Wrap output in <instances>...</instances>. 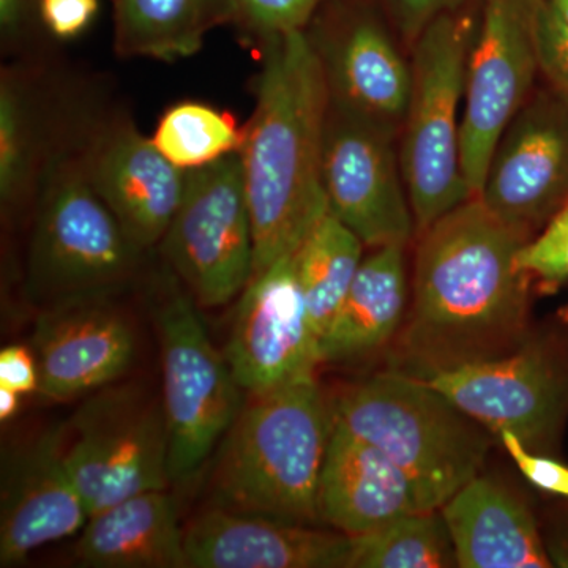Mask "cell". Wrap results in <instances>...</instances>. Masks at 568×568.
I'll use <instances>...</instances> for the list:
<instances>
[{
  "label": "cell",
  "mask_w": 568,
  "mask_h": 568,
  "mask_svg": "<svg viewBox=\"0 0 568 568\" xmlns=\"http://www.w3.org/2000/svg\"><path fill=\"white\" fill-rule=\"evenodd\" d=\"M403 358L425 376L517 353L529 342V242L473 196L417 234Z\"/></svg>",
  "instance_id": "obj_1"
},
{
  "label": "cell",
  "mask_w": 568,
  "mask_h": 568,
  "mask_svg": "<svg viewBox=\"0 0 568 568\" xmlns=\"http://www.w3.org/2000/svg\"><path fill=\"white\" fill-rule=\"evenodd\" d=\"M257 48L254 110L239 149L253 224V276L293 256L328 213L323 148L331 104L323 67L305 31L274 37Z\"/></svg>",
  "instance_id": "obj_2"
},
{
  "label": "cell",
  "mask_w": 568,
  "mask_h": 568,
  "mask_svg": "<svg viewBox=\"0 0 568 568\" xmlns=\"http://www.w3.org/2000/svg\"><path fill=\"white\" fill-rule=\"evenodd\" d=\"M250 396L224 436L213 473L216 504L315 526L334 406L315 375Z\"/></svg>",
  "instance_id": "obj_3"
},
{
  "label": "cell",
  "mask_w": 568,
  "mask_h": 568,
  "mask_svg": "<svg viewBox=\"0 0 568 568\" xmlns=\"http://www.w3.org/2000/svg\"><path fill=\"white\" fill-rule=\"evenodd\" d=\"M334 418L406 474L420 511L440 510L478 477L493 444L487 426L409 373H381L351 387L336 399Z\"/></svg>",
  "instance_id": "obj_4"
},
{
  "label": "cell",
  "mask_w": 568,
  "mask_h": 568,
  "mask_svg": "<svg viewBox=\"0 0 568 568\" xmlns=\"http://www.w3.org/2000/svg\"><path fill=\"white\" fill-rule=\"evenodd\" d=\"M142 254L89 181L78 134L61 138L32 205L29 298L43 310L108 297L132 282Z\"/></svg>",
  "instance_id": "obj_5"
},
{
  "label": "cell",
  "mask_w": 568,
  "mask_h": 568,
  "mask_svg": "<svg viewBox=\"0 0 568 568\" xmlns=\"http://www.w3.org/2000/svg\"><path fill=\"white\" fill-rule=\"evenodd\" d=\"M477 14L478 6L440 14L409 51L399 162L417 234L474 196L463 174L462 121Z\"/></svg>",
  "instance_id": "obj_6"
},
{
  "label": "cell",
  "mask_w": 568,
  "mask_h": 568,
  "mask_svg": "<svg viewBox=\"0 0 568 568\" xmlns=\"http://www.w3.org/2000/svg\"><path fill=\"white\" fill-rule=\"evenodd\" d=\"M71 477L89 515L170 487V433L162 398L125 384L93 392L65 440Z\"/></svg>",
  "instance_id": "obj_7"
},
{
  "label": "cell",
  "mask_w": 568,
  "mask_h": 568,
  "mask_svg": "<svg viewBox=\"0 0 568 568\" xmlns=\"http://www.w3.org/2000/svg\"><path fill=\"white\" fill-rule=\"evenodd\" d=\"M162 346V403L170 433V478L203 467L242 409V388L211 338L189 291H171L156 310Z\"/></svg>",
  "instance_id": "obj_8"
},
{
  "label": "cell",
  "mask_w": 568,
  "mask_h": 568,
  "mask_svg": "<svg viewBox=\"0 0 568 568\" xmlns=\"http://www.w3.org/2000/svg\"><path fill=\"white\" fill-rule=\"evenodd\" d=\"M160 246L197 305L216 308L244 293L253 278L254 239L239 152L186 171L181 205Z\"/></svg>",
  "instance_id": "obj_9"
},
{
  "label": "cell",
  "mask_w": 568,
  "mask_h": 568,
  "mask_svg": "<svg viewBox=\"0 0 568 568\" xmlns=\"http://www.w3.org/2000/svg\"><path fill=\"white\" fill-rule=\"evenodd\" d=\"M323 186L328 212L365 246H407L417 235L396 126L331 102L324 132Z\"/></svg>",
  "instance_id": "obj_10"
},
{
  "label": "cell",
  "mask_w": 568,
  "mask_h": 568,
  "mask_svg": "<svg viewBox=\"0 0 568 568\" xmlns=\"http://www.w3.org/2000/svg\"><path fill=\"white\" fill-rule=\"evenodd\" d=\"M536 0H478L467 59L462 166L478 196L504 130L537 88Z\"/></svg>",
  "instance_id": "obj_11"
},
{
  "label": "cell",
  "mask_w": 568,
  "mask_h": 568,
  "mask_svg": "<svg viewBox=\"0 0 568 568\" xmlns=\"http://www.w3.org/2000/svg\"><path fill=\"white\" fill-rule=\"evenodd\" d=\"M331 102L402 132L410 58L383 10L368 0H331L305 29Z\"/></svg>",
  "instance_id": "obj_12"
},
{
  "label": "cell",
  "mask_w": 568,
  "mask_h": 568,
  "mask_svg": "<svg viewBox=\"0 0 568 568\" xmlns=\"http://www.w3.org/2000/svg\"><path fill=\"white\" fill-rule=\"evenodd\" d=\"M478 197L526 237L568 205V100L536 88L497 141Z\"/></svg>",
  "instance_id": "obj_13"
},
{
  "label": "cell",
  "mask_w": 568,
  "mask_h": 568,
  "mask_svg": "<svg viewBox=\"0 0 568 568\" xmlns=\"http://www.w3.org/2000/svg\"><path fill=\"white\" fill-rule=\"evenodd\" d=\"M418 377L489 432H511L528 448L547 447L566 416L567 376L551 351L530 338L506 357Z\"/></svg>",
  "instance_id": "obj_14"
},
{
  "label": "cell",
  "mask_w": 568,
  "mask_h": 568,
  "mask_svg": "<svg viewBox=\"0 0 568 568\" xmlns=\"http://www.w3.org/2000/svg\"><path fill=\"white\" fill-rule=\"evenodd\" d=\"M224 355L239 386L250 395L315 375L323 364L294 254L254 275L245 287Z\"/></svg>",
  "instance_id": "obj_15"
},
{
  "label": "cell",
  "mask_w": 568,
  "mask_h": 568,
  "mask_svg": "<svg viewBox=\"0 0 568 568\" xmlns=\"http://www.w3.org/2000/svg\"><path fill=\"white\" fill-rule=\"evenodd\" d=\"M78 148L93 189L134 244L144 252L160 245L181 205L186 171L126 115L82 125Z\"/></svg>",
  "instance_id": "obj_16"
},
{
  "label": "cell",
  "mask_w": 568,
  "mask_h": 568,
  "mask_svg": "<svg viewBox=\"0 0 568 568\" xmlns=\"http://www.w3.org/2000/svg\"><path fill=\"white\" fill-rule=\"evenodd\" d=\"M63 429H48L10 448L0 477V566H18L31 552L74 536L89 521L71 477Z\"/></svg>",
  "instance_id": "obj_17"
},
{
  "label": "cell",
  "mask_w": 568,
  "mask_h": 568,
  "mask_svg": "<svg viewBox=\"0 0 568 568\" xmlns=\"http://www.w3.org/2000/svg\"><path fill=\"white\" fill-rule=\"evenodd\" d=\"M110 297L41 310L32 336L41 395L55 402L91 395L129 369L136 339Z\"/></svg>",
  "instance_id": "obj_18"
},
{
  "label": "cell",
  "mask_w": 568,
  "mask_h": 568,
  "mask_svg": "<svg viewBox=\"0 0 568 568\" xmlns=\"http://www.w3.org/2000/svg\"><path fill=\"white\" fill-rule=\"evenodd\" d=\"M185 549L189 568H347L351 537L216 506L185 526Z\"/></svg>",
  "instance_id": "obj_19"
},
{
  "label": "cell",
  "mask_w": 568,
  "mask_h": 568,
  "mask_svg": "<svg viewBox=\"0 0 568 568\" xmlns=\"http://www.w3.org/2000/svg\"><path fill=\"white\" fill-rule=\"evenodd\" d=\"M317 511L321 523L355 537L420 510L406 474L381 448L354 436L334 418Z\"/></svg>",
  "instance_id": "obj_20"
},
{
  "label": "cell",
  "mask_w": 568,
  "mask_h": 568,
  "mask_svg": "<svg viewBox=\"0 0 568 568\" xmlns=\"http://www.w3.org/2000/svg\"><path fill=\"white\" fill-rule=\"evenodd\" d=\"M440 514L450 530L458 567H552L529 508L488 478H473Z\"/></svg>",
  "instance_id": "obj_21"
},
{
  "label": "cell",
  "mask_w": 568,
  "mask_h": 568,
  "mask_svg": "<svg viewBox=\"0 0 568 568\" xmlns=\"http://www.w3.org/2000/svg\"><path fill=\"white\" fill-rule=\"evenodd\" d=\"M92 568H189L185 526L166 489H152L92 515L77 545Z\"/></svg>",
  "instance_id": "obj_22"
},
{
  "label": "cell",
  "mask_w": 568,
  "mask_h": 568,
  "mask_svg": "<svg viewBox=\"0 0 568 568\" xmlns=\"http://www.w3.org/2000/svg\"><path fill=\"white\" fill-rule=\"evenodd\" d=\"M406 246L375 248L364 257L342 308L320 342L321 362L338 364L379 349L406 317Z\"/></svg>",
  "instance_id": "obj_23"
},
{
  "label": "cell",
  "mask_w": 568,
  "mask_h": 568,
  "mask_svg": "<svg viewBox=\"0 0 568 568\" xmlns=\"http://www.w3.org/2000/svg\"><path fill=\"white\" fill-rule=\"evenodd\" d=\"M39 84L24 69L0 78V205L3 219L32 209L44 164L61 136L50 132Z\"/></svg>",
  "instance_id": "obj_24"
},
{
  "label": "cell",
  "mask_w": 568,
  "mask_h": 568,
  "mask_svg": "<svg viewBox=\"0 0 568 568\" xmlns=\"http://www.w3.org/2000/svg\"><path fill=\"white\" fill-rule=\"evenodd\" d=\"M226 24H233L231 0H114V48L121 58H192L209 32Z\"/></svg>",
  "instance_id": "obj_25"
},
{
  "label": "cell",
  "mask_w": 568,
  "mask_h": 568,
  "mask_svg": "<svg viewBox=\"0 0 568 568\" xmlns=\"http://www.w3.org/2000/svg\"><path fill=\"white\" fill-rule=\"evenodd\" d=\"M364 246L328 212L294 253L306 312L320 342L349 293L364 261Z\"/></svg>",
  "instance_id": "obj_26"
},
{
  "label": "cell",
  "mask_w": 568,
  "mask_h": 568,
  "mask_svg": "<svg viewBox=\"0 0 568 568\" xmlns=\"http://www.w3.org/2000/svg\"><path fill=\"white\" fill-rule=\"evenodd\" d=\"M454 567L457 552L440 510L413 511L351 537L347 568Z\"/></svg>",
  "instance_id": "obj_27"
},
{
  "label": "cell",
  "mask_w": 568,
  "mask_h": 568,
  "mask_svg": "<svg viewBox=\"0 0 568 568\" xmlns=\"http://www.w3.org/2000/svg\"><path fill=\"white\" fill-rule=\"evenodd\" d=\"M244 129L233 115L201 102H181L164 111L152 141L174 166L200 170L239 152Z\"/></svg>",
  "instance_id": "obj_28"
},
{
  "label": "cell",
  "mask_w": 568,
  "mask_h": 568,
  "mask_svg": "<svg viewBox=\"0 0 568 568\" xmlns=\"http://www.w3.org/2000/svg\"><path fill=\"white\" fill-rule=\"evenodd\" d=\"M331 0H231L233 24L256 47L284 33L305 31Z\"/></svg>",
  "instance_id": "obj_29"
},
{
  "label": "cell",
  "mask_w": 568,
  "mask_h": 568,
  "mask_svg": "<svg viewBox=\"0 0 568 568\" xmlns=\"http://www.w3.org/2000/svg\"><path fill=\"white\" fill-rule=\"evenodd\" d=\"M519 271L548 287L568 280V205L556 213L544 230L519 248Z\"/></svg>",
  "instance_id": "obj_30"
},
{
  "label": "cell",
  "mask_w": 568,
  "mask_h": 568,
  "mask_svg": "<svg viewBox=\"0 0 568 568\" xmlns=\"http://www.w3.org/2000/svg\"><path fill=\"white\" fill-rule=\"evenodd\" d=\"M534 39L540 77L552 91L568 100V26L547 0H536Z\"/></svg>",
  "instance_id": "obj_31"
},
{
  "label": "cell",
  "mask_w": 568,
  "mask_h": 568,
  "mask_svg": "<svg viewBox=\"0 0 568 568\" xmlns=\"http://www.w3.org/2000/svg\"><path fill=\"white\" fill-rule=\"evenodd\" d=\"M381 10L386 14L399 40L410 51L418 36L440 14L469 7L470 0H379Z\"/></svg>",
  "instance_id": "obj_32"
},
{
  "label": "cell",
  "mask_w": 568,
  "mask_h": 568,
  "mask_svg": "<svg viewBox=\"0 0 568 568\" xmlns=\"http://www.w3.org/2000/svg\"><path fill=\"white\" fill-rule=\"evenodd\" d=\"M504 447L511 459L517 463L523 476L530 484L545 491L568 497V467L560 465L555 459L541 457L530 452L517 435L511 432H503L499 435Z\"/></svg>",
  "instance_id": "obj_33"
},
{
  "label": "cell",
  "mask_w": 568,
  "mask_h": 568,
  "mask_svg": "<svg viewBox=\"0 0 568 568\" xmlns=\"http://www.w3.org/2000/svg\"><path fill=\"white\" fill-rule=\"evenodd\" d=\"M40 17L55 39L81 36L99 13V0H40Z\"/></svg>",
  "instance_id": "obj_34"
},
{
  "label": "cell",
  "mask_w": 568,
  "mask_h": 568,
  "mask_svg": "<svg viewBox=\"0 0 568 568\" xmlns=\"http://www.w3.org/2000/svg\"><path fill=\"white\" fill-rule=\"evenodd\" d=\"M0 387L11 388L21 395L39 390V365L31 349L17 345L0 351Z\"/></svg>",
  "instance_id": "obj_35"
},
{
  "label": "cell",
  "mask_w": 568,
  "mask_h": 568,
  "mask_svg": "<svg viewBox=\"0 0 568 568\" xmlns=\"http://www.w3.org/2000/svg\"><path fill=\"white\" fill-rule=\"evenodd\" d=\"M31 0H0V28L3 41H11L21 36L28 20Z\"/></svg>",
  "instance_id": "obj_36"
},
{
  "label": "cell",
  "mask_w": 568,
  "mask_h": 568,
  "mask_svg": "<svg viewBox=\"0 0 568 568\" xmlns=\"http://www.w3.org/2000/svg\"><path fill=\"white\" fill-rule=\"evenodd\" d=\"M21 406V394L11 388L0 387V420L7 422L17 416Z\"/></svg>",
  "instance_id": "obj_37"
},
{
  "label": "cell",
  "mask_w": 568,
  "mask_h": 568,
  "mask_svg": "<svg viewBox=\"0 0 568 568\" xmlns=\"http://www.w3.org/2000/svg\"><path fill=\"white\" fill-rule=\"evenodd\" d=\"M552 11L568 26V0H547Z\"/></svg>",
  "instance_id": "obj_38"
},
{
  "label": "cell",
  "mask_w": 568,
  "mask_h": 568,
  "mask_svg": "<svg viewBox=\"0 0 568 568\" xmlns=\"http://www.w3.org/2000/svg\"><path fill=\"white\" fill-rule=\"evenodd\" d=\"M567 317H568V312H567Z\"/></svg>",
  "instance_id": "obj_39"
}]
</instances>
